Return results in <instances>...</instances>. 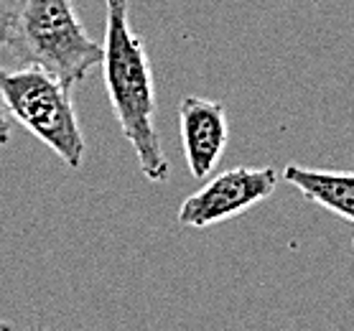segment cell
Masks as SVG:
<instances>
[{"label": "cell", "mask_w": 354, "mask_h": 331, "mask_svg": "<svg viewBox=\"0 0 354 331\" xmlns=\"http://www.w3.org/2000/svg\"><path fill=\"white\" fill-rule=\"evenodd\" d=\"M6 46L24 66H39L72 92L102 66V44L82 26L72 0H21Z\"/></svg>", "instance_id": "7a4b0ae2"}, {"label": "cell", "mask_w": 354, "mask_h": 331, "mask_svg": "<svg viewBox=\"0 0 354 331\" xmlns=\"http://www.w3.org/2000/svg\"><path fill=\"white\" fill-rule=\"evenodd\" d=\"M281 181V173L273 166L266 169H230L209 178L199 191L186 196L178 207V222L184 227H204L219 225L227 219L237 217L242 211L252 209L255 204L266 202L273 196L275 186Z\"/></svg>", "instance_id": "277c9868"}, {"label": "cell", "mask_w": 354, "mask_h": 331, "mask_svg": "<svg viewBox=\"0 0 354 331\" xmlns=\"http://www.w3.org/2000/svg\"><path fill=\"white\" fill-rule=\"evenodd\" d=\"M102 79L122 135L148 181H166L171 163L156 128V82L143 39L130 23V0H105Z\"/></svg>", "instance_id": "6da1fadb"}, {"label": "cell", "mask_w": 354, "mask_h": 331, "mask_svg": "<svg viewBox=\"0 0 354 331\" xmlns=\"http://www.w3.org/2000/svg\"><path fill=\"white\" fill-rule=\"evenodd\" d=\"M283 178L326 211L354 225V171H319L286 166Z\"/></svg>", "instance_id": "8992f818"}, {"label": "cell", "mask_w": 354, "mask_h": 331, "mask_svg": "<svg viewBox=\"0 0 354 331\" xmlns=\"http://www.w3.org/2000/svg\"><path fill=\"white\" fill-rule=\"evenodd\" d=\"M8 140H10V120H8V113L0 105V146H8Z\"/></svg>", "instance_id": "ba28073f"}, {"label": "cell", "mask_w": 354, "mask_h": 331, "mask_svg": "<svg viewBox=\"0 0 354 331\" xmlns=\"http://www.w3.org/2000/svg\"><path fill=\"white\" fill-rule=\"evenodd\" d=\"M10 21H13V10H10L3 0H0V46H6V44H8Z\"/></svg>", "instance_id": "52a82bcc"}, {"label": "cell", "mask_w": 354, "mask_h": 331, "mask_svg": "<svg viewBox=\"0 0 354 331\" xmlns=\"http://www.w3.org/2000/svg\"><path fill=\"white\" fill-rule=\"evenodd\" d=\"M0 331H10V329H8V326H6L3 321H0ZM36 331H46V329H36Z\"/></svg>", "instance_id": "9c48e42d"}, {"label": "cell", "mask_w": 354, "mask_h": 331, "mask_svg": "<svg viewBox=\"0 0 354 331\" xmlns=\"http://www.w3.org/2000/svg\"><path fill=\"white\" fill-rule=\"evenodd\" d=\"M0 105L69 169H82L87 146L74 110L72 89L57 77L39 66H24L16 72L0 66Z\"/></svg>", "instance_id": "3957f363"}, {"label": "cell", "mask_w": 354, "mask_h": 331, "mask_svg": "<svg viewBox=\"0 0 354 331\" xmlns=\"http://www.w3.org/2000/svg\"><path fill=\"white\" fill-rule=\"evenodd\" d=\"M178 130L184 146L186 166L194 178H207L217 169L227 148V113L214 100L189 97L178 105Z\"/></svg>", "instance_id": "5b68a950"}]
</instances>
